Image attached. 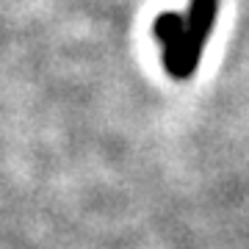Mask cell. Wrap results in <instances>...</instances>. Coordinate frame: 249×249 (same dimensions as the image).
Here are the masks:
<instances>
[{"instance_id": "6da1fadb", "label": "cell", "mask_w": 249, "mask_h": 249, "mask_svg": "<svg viewBox=\"0 0 249 249\" xmlns=\"http://www.w3.org/2000/svg\"><path fill=\"white\" fill-rule=\"evenodd\" d=\"M219 0H191L186 14L163 11L152 22V34L163 45V67L175 80H188L202 61L213 31Z\"/></svg>"}]
</instances>
